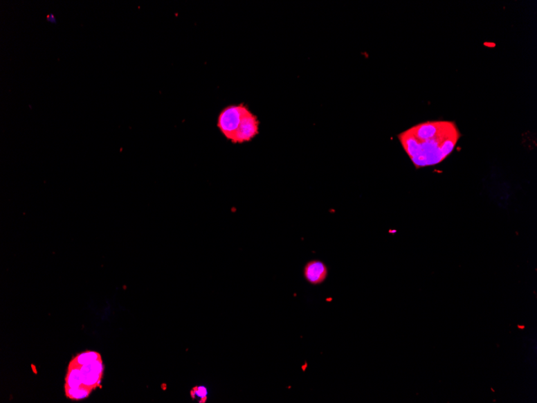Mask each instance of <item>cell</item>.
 <instances>
[{
	"instance_id": "1",
	"label": "cell",
	"mask_w": 537,
	"mask_h": 403,
	"mask_svg": "<svg viewBox=\"0 0 537 403\" xmlns=\"http://www.w3.org/2000/svg\"><path fill=\"white\" fill-rule=\"evenodd\" d=\"M461 133L450 121H430L417 124L402 132L399 138L416 168L436 165L453 152Z\"/></svg>"
},
{
	"instance_id": "2",
	"label": "cell",
	"mask_w": 537,
	"mask_h": 403,
	"mask_svg": "<svg viewBox=\"0 0 537 403\" xmlns=\"http://www.w3.org/2000/svg\"><path fill=\"white\" fill-rule=\"evenodd\" d=\"M104 371L102 357L91 362L69 363L66 377V394L71 400L86 399L100 386Z\"/></svg>"
},
{
	"instance_id": "3",
	"label": "cell",
	"mask_w": 537,
	"mask_h": 403,
	"mask_svg": "<svg viewBox=\"0 0 537 403\" xmlns=\"http://www.w3.org/2000/svg\"><path fill=\"white\" fill-rule=\"evenodd\" d=\"M248 109V106L241 103L237 105L228 106L222 109L217 118V127L228 141H231L240 125L244 114Z\"/></svg>"
},
{
	"instance_id": "4",
	"label": "cell",
	"mask_w": 537,
	"mask_h": 403,
	"mask_svg": "<svg viewBox=\"0 0 537 403\" xmlns=\"http://www.w3.org/2000/svg\"><path fill=\"white\" fill-rule=\"evenodd\" d=\"M260 124L255 114H253L250 109H247L244 114L239 127L231 139V143L242 144L251 141L260 133Z\"/></svg>"
},
{
	"instance_id": "5",
	"label": "cell",
	"mask_w": 537,
	"mask_h": 403,
	"mask_svg": "<svg viewBox=\"0 0 537 403\" xmlns=\"http://www.w3.org/2000/svg\"><path fill=\"white\" fill-rule=\"evenodd\" d=\"M304 276L306 280L312 285H320L326 280L327 268L325 263L320 261H311L305 267Z\"/></svg>"
},
{
	"instance_id": "6",
	"label": "cell",
	"mask_w": 537,
	"mask_h": 403,
	"mask_svg": "<svg viewBox=\"0 0 537 403\" xmlns=\"http://www.w3.org/2000/svg\"><path fill=\"white\" fill-rule=\"evenodd\" d=\"M208 389L206 386H198L192 391V397L194 399H197L200 401H203L207 399Z\"/></svg>"
},
{
	"instance_id": "7",
	"label": "cell",
	"mask_w": 537,
	"mask_h": 403,
	"mask_svg": "<svg viewBox=\"0 0 537 403\" xmlns=\"http://www.w3.org/2000/svg\"><path fill=\"white\" fill-rule=\"evenodd\" d=\"M47 18L48 21L56 23V19H54L53 15H48Z\"/></svg>"
}]
</instances>
